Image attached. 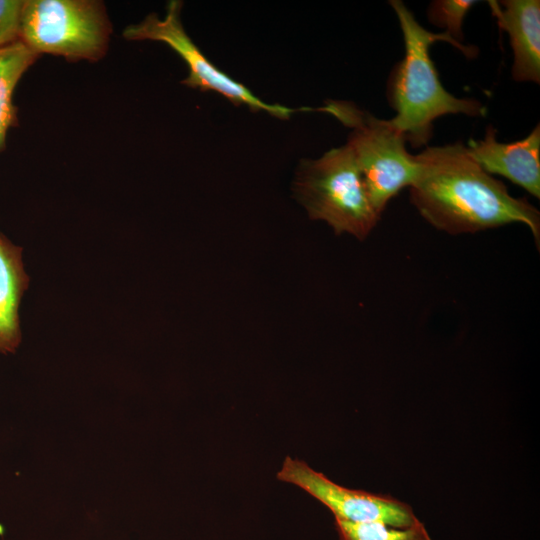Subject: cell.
Returning <instances> with one entry per match:
<instances>
[{
  "label": "cell",
  "instance_id": "obj_11",
  "mask_svg": "<svg viewBox=\"0 0 540 540\" xmlns=\"http://www.w3.org/2000/svg\"><path fill=\"white\" fill-rule=\"evenodd\" d=\"M39 57L20 40L0 48V152L5 149L8 130L18 125L15 87Z\"/></svg>",
  "mask_w": 540,
  "mask_h": 540
},
{
  "label": "cell",
  "instance_id": "obj_2",
  "mask_svg": "<svg viewBox=\"0 0 540 540\" xmlns=\"http://www.w3.org/2000/svg\"><path fill=\"white\" fill-rule=\"evenodd\" d=\"M395 11L404 38L405 55L393 68L387 95L396 115L389 119L414 148L427 145L433 134V122L447 114L480 117L486 107L472 98H458L442 85L429 55L431 45L446 41L467 57L477 54L474 46L455 41L447 32L434 33L423 28L401 0L389 1Z\"/></svg>",
  "mask_w": 540,
  "mask_h": 540
},
{
  "label": "cell",
  "instance_id": "obj_12",
  "mask_svg": "<svg viewBox=\"0 0 540 540\" xmlns=\"http://www.w3.org/2000/svg\"><path fill=\"white\" fill-rule=\"evenodd\" d=\"M340 540H432L424 524L417 521L407 528L382 522L353 523L335 519Z\"/></svg>",
  "mask_w": 540,
  "mask_h": 540
},
{
  "label": "cell",
  "instance_id": "obj_7",
  "mask_svg": "<svg viewBox=\"0 0 540 540\" xmlns=\"http://www.w3.org/2000/svg\"><path fill=\"white\" fill-rule=\"evenodd\" d=\"M277 478L298 486L320 501L335 519L353 523L382 522L395 528H407L419 521L410 505L388 495L341 486L304 461L290 456L285 458Z\"/></svg>",
  "mask_w": 540,
  "mask_h": 540
},
{
  "label": "cell",
  "instance_id": "obj_5",
  "mask_svg": "<svg viewBox=\"0 0 540 540\" xmlns=\"http://www.w3.org/2000/svg\"><path fill=\"white\" fill-rule=\"evenodd\" d=\"M112 25L96 0L24 1L20 41L38 55L96 62L107 53Z\"/></svg>",
  "mask_w": 540,
  "mask_h": 540
},
{
  "label": "cell",
  "instance_id": "obj_9",
  "mask_svg": "<svg viewBox=\"0 0 540 540\" xmlns=\"http://www.w3.org/2000/svg\"><path fill=\"white\" fill-rule=\"evenodd\" d=\"M500 29L508 33L513 52L512 78L540 83V1L489 0Z\"/></svg>",
  "mask_w": 540,
  "mask_h": 540
},
{
  "label": "cell",
  "instance_id": "obj_14",
  "mask_svg": "<svg viewBox=\"0 0 540 540\" xmlns=\"http://www.w3.org/2000/svg\"><path fill=\"white\" fill-rule=\"evenodd\" d=\"M24 1L0 0V48L20 40Z\"/></svg>",
  "mask_w": 540,
  "mask_h": 540
},
{
  "label": "cell",
  "instance_id": "obj_10",
  "mask_svg": "<svg viewBox=\"0 0 540 540\" xmlns=\"http://www.w3.org/2000/svg\"><path fill=\"white\" fill-rule=\"evenodd\" d=\"M29 286L22 248L0 232V352L13 353L21 343L19 306Z\"/></svg>",
  "mask_w": 540,
  "mask_h": 540
},
{
  "label": "cell",
  "instance_id": "obj_6",
  "mask_svg": "<svg viewBox=\"0 0 540 540\" xmlns=\"http://www.w3.org/2000/svg\"><path fill=\"white\" fill-rule=\"evenodd\" d=\"M181 8V1L172 0L167 5L164 18L151 13L140 23L127 26L123 37L127 40L160 41L171 47L188 66L189 74L182 81L188 87L202 92H216L236 106L245 105L252 111H264L281 119L288 118L295 111H308V108L291 109L265 103L243 84L220 71L185 32L180 17Z\"/></svg>",
  "mask_w": 540,
  "mask_h": 540
},
{
  "label": "cell",
  "instance_id": "obj_13",
  "mask_svg": "<svg viewBox=\"0 0 540 540\" xmlns=\"http://www.w3.org/2000/svg\"><path fill=\"white\" fill-rule=\"evenodd\" d=\"M478 1L474 0H435L428 8L430 23L445 28L455 41L462 43V24L472 6Z\"/></svg>",
  "mask_w": 540,
  "mask_h": 540
},
{
  "label": "cell",
  "instance_id": "obj_3",
  "mask_svg": "<svg viewBox=\"0 0 540 540\" xmlns=\"http://www.w3.org/2000/svg\"><path fill=\"white\" fill-rule=\"evenodd\" d=\"M294 192L309 217L326 222L336 234L348 233L364 240L380 219L347 143L318 159L302 160Z\"/></svg>",
  "mask_w": 540,
  "mask_h": 540
},
{
  "label": "cell",
  "instance_id": "obj_4",
  "mask_svg": "<svg viewBox=\"0 0 540 540\" xmlns=\"http://www.w3.org/2000/svg\"><path fill=\"white\" fill-rule=\"evenodd\" d=\"M316 110L332 115L351 129L347 144L370 201L381 216L388 202L410 187L418 173L417 160L407 151L405 137L389 119H380L350 101L326 100Z\"/></svg>",
  "mask_w": 540,
  "mask_h": 540
},
{
  "label": "cell",
  "instance_id": "obj_1",
  "mask_svg": "<svg viewBox=\"0 0 540 540\" xmlns=\"http://www.w3.org/2000/svg\"><path fill=\"white\" fill-rule=\"evenodd\" d=\"M418 173L410 201L436 229L457 235L504 225H526L539 247L540 213L485 172L462 142L426 147L415 155Z\"/></svg>",
  "mask_w": 540,
  "mask_h": 540
},
{
  "label": "cell",
  "instance_id": "obj_8",
  "mask_svg": "<svg viewBox=\"0 0 540 540\" xmlns=\"http://www.w3.org/2000/svg\"><path fill=\"white\" fill-rule=\"evenodd\" d=\"M475 162L488 174L505 177L530 195L540 198V125L525 138L501 143L497 131L488 125L481 140L470 139L466 146Z\"/></svg>",
  "mask_w": 540,
  "mask_h": 540
}]
</instances>
